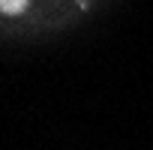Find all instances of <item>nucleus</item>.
Instances as JSON below:
<instances>
[{"label":"nucleus","mask_w":153,"mask_h":150,"mask_svg":"<svg viewBox=\"0 0 153 150\" xmlns=\"http://www.w3.org/2000/svg\"><path fill=\"white\" fill-rule=\"evenodd\" d=\"M27 3L30 0H0V9H3V15H21Z\"/></svg>","instance_id":"1"}]
</instances>
